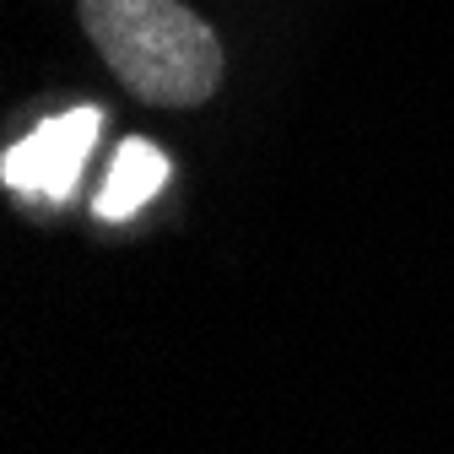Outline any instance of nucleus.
I'll return each instance as SVG.
<instances>
[{"mask_svg": "<svg viewBox=\"0 0 454 454\" xmlns=\"http://www.w3.org/2000/svg\"><path fill=\"white\" fill-rule=\"evenodd\" d=\"M98 60L146 108H200L227 76L216 27L184 0H76Z\"/></svg>", "mask_w": 454, "mask_h": 454, "instance_id": "f257e3e1", "label": "nucleus"}]
</instances>
